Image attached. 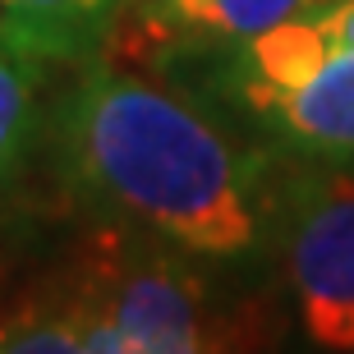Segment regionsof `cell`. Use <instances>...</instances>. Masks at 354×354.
<instances>
[{
    "label": "cell",
    "instance_id": "obj_7",
    "mask_svg": "<svg viewBox=\"0 0 354 354\" xmlns=\"http://www.w3.org/2000/svg\"><path fill=\"white\" fill-rule=\"evenodd\" d=\"M41 65L46 60L0 41V189L19 175L41 133V88H46Z\"/></svg>",
    "mask_w": 354,
    "mask_h": 354
},
{
    "label": "cell",
    "instance_id": "obj_9",
    "mask_svg": "<svg viewBox=\"0 0 354 354\" xmlns=\"http://www.w3.org/2000/svg\"><path fill=\"white\" fill-rule=\"evenodd\" d=\"M180 0H124V19H120V28H115V37H124V32H133V37H152L161 28V19L175 10ZM111 37V41H115Z\"/></svg>",
    "mask_w": 354,
    "mask_h": 354
},
{
    "label": "cell",
    "instance_id": "obj_5",
    "mask_svg": "<svg viewBox=\"0 0 354 354\" xmlns=\"http://www.w3.org/2000/svg\"><path fill=\"white\" fill-rule=\"evenodd\" d=\"M124 0H0V41L46 65H92L111 51Z\"/></svg>",
    "mask_w": 354,
    "mask_h": 354
},
{
    "label": "cell",
    "instance_id": "obj_1",
    "mask_svg": "<svg viewBox=\"0 0 354 354\" xmlns=\"http://www.w3.org/2000/svg\"><path fill=\"white\" fill-rule=\"evenodd\" d=\"M55 157L79 203L203 263L253 253L281 212L263 152L106 55L83 65L55 111Z\"/></svg>",
    "mask_w": 354,
    "mask_h": 354
},
{
    "label": "cell",
    "instance_id": "obj_2",
    "mask_svg": "<svg viewBox=\"0 0 354 354\" xmlns=\"http://www.w3.org/2000/svg\"><path fill=\"white\" fill-rule=\"evenodd\" d=\"M203 258L102 221L55 290L88 354H235V317L212 295Z\"/></svg>",
    "mask_w": 354,
    "mask_h": 354
},
{
    "label": "cell",
    "instance_id": "obj_10",
    "mask_svg": "<svg viewBox=\"0 0 354 354\" xmlns=\"http://www.w3.org/2000/svg\"><path fill=\"white\" fill-rule=\"evenodd\" d=\"M0 281H5V258H0Z\"/></svg>",
    "mask_w": 354,
    "mask_h": 354
},
{
    "label": "cell",
    "instance_id": "obj_6",
    "mask_svg": "<svg viewBox=\"0 0 354 354\" xmlns=\"http://www.w3.org/2000/svg\"><path fill=\"white\" fill-rule=\"evenodd\" d=\"M327 0H180L147 46H184V51H230L267 28L308 14Z\"/></svg>",
    "mask_w": 354,
    "mask_h": 354
},
{
    "label": "cell",
    "instance_id": "obj_8",
    "mask_svg": "<svg viewBox=\"0 0 354 354\" xmlns=\"http://www.w3.org/2000/svg\"><path fill=\"white\" fill-rule=\"evenodd\" d=\"M0 354H88L60 290H41L0 317Z\"/></svg>",
    "mask_w": 354,
    "mask_h": 354
},
{
    "label": "cell",
    "instance_id": "obj_4",
    "mask_svg": "<svg viewBox=\"0 0 354 354\" xmlns=\"http://www.w3.org/2000/svg\"><path fill=\"white\" fill-rule=\"evenodd\" d=\"M286 276L304 336L327 354H354V175L322 166L290 180Z\"/></svg>",
    "mask_w": 354,
    "mask_h": 354
},
{
    "label": "cell",
    "instance_id": "obj_3",
    "mask_svg": "<svg viewBox=\"0 0 354 354\" xmlns=\"http://www.w3.org/2000/svg\"><path fill=\"white\" fill-rule=\"evenodd\" d=\"M221 55L225 97L276 147L354 166V0H327Z\"/></svg>",
    "mask_w": 354,
    "mask_h": 354
}]
</instances>
